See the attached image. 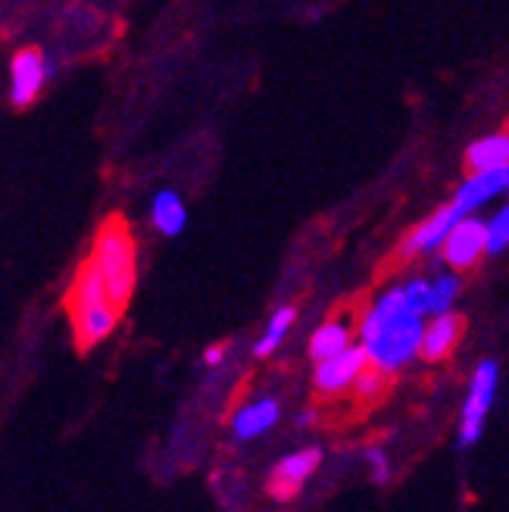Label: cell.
Segmentation results:
<instances>
[{"instance_id":"cell-12","label":"cell","mask_w":509,"mask_h":512,"mask_svg":"<svg viewBox=\"0 0 509 512\" xmlns=\"http://www.w3.org/2000/svg\"><path fill=\"white\" fill-rule=\"evenodd\" d=\"M278 419H282V406H278L275 397H260L253 403H244L235 409L232 416V434L238 441H253L260 438V434L272 431L278 425Z\"/></svg>"},{"instance_id":"cell-8","label":"cell","mask_w":509,"mask_h":512,"mask_svg":"<svg viewBox=\"0 0 509 512\" xmlns=\"http://www.w3.org/2000/svg\"><path fill=\"white\" fill-rule=\"evenodd\" d=\"M488 253V222H481L478 216H463L453 225V232L447 235L441 256L453 272L475 269L481 256Z\"/></svg>"},{"instance_id":"cell-6","label":"cell","mask_w":509,"mask_h":512,"mask_svg":"<svg viewBox=\"0 0 509 512\" xmlns=\"http://www.w3.org/2000/svg\"><path fill=\"white\" fill-rule=\"evenodd\" d=\"M322 466V450L319 447H303L288 453L285 459H278L275 469L269 472L266 494L275 503H291L300 497V491L307 488V481L319 472Z\"/></svg>"},{"instance_id":"cell-18","label":"cell","mask_w":509,"mask_h":512,"mask_svg":"<svg viewBox=\"0 0 509 512\" xmlns=\"http://www.w3.org/2000/svg\"><path fill=\"white\" fill-rule=\"evenodd\" d=\"M509 247V203L488 219V253L497 256Z\"/></svg>"},{"instance_id":"cell-20","label":"cell","mask_w":509,"mask_h":512,"mask_svg":"<svg viewBox=\"0 0 509 512\" xmlns=\"http://www.w3.org/2000/svg\"><path fill=\"white\" fill-rule=\"evenodd\" d=\"M363 456H366V463H369V469H372V478H375L378 484H385V481L391 478V459H388L385 447H381V444H369Z\"/></svg>"},{"instance_id":"cell-21","label":"cell","mask_w":509,"mask_h":512,"mask_svg":"<svg viewBox=\"0 0 509 512\" xmlns=\"http://www.w3.org/2000/svg\"><path fill=\"white\" fill-rule=\"evenodd\" d=\"M225 344H216V347H207L203 350V363L207 366H222V360H225Z\"/></svg>"},{"instance_id":"cell-7","label":"cell","mask_w":509,"mask_h":512,"mask_svg":"<svg viewBox=\"0 0 509 512\" xmlns=\"http://www.w3.org/2000/svg\"><path fill=\"white\" fill-rule=\"evenodd\" d=\"M50 75H54V66H50L47 54L35 47H25L13 57L10 63V100L13 107L25 110L32 107L38 94L44 91V85L50 82Z\"/></svg>"},{"instance_id":"cell-15","label":"cell","mask_w":509,"mask_h":512,"mask_svg":"<svg viewBox=\"0 0 509 512\" xmlns=\"http://www.w3.org/2000/svg\"><path fill=\"white\" fill-rule=\"evenodd\" d=\"M294 319H297V306H291V303L278 306V310L272 313V319L266 322V331L260 335V341L253 344V356H257V360H269V356H272L278 347H282V341L288 338V331H291Z\"/></svg>"},{"instance_id":"cell-3","label":"cell","mask_w":509,"mask_h":512,"mask_svg":"<svg viewBox=\"0 0 509 512\" xmlns=\"http://www.w3.org/2000/svg\"><path fill=\"white\" fill-rule=\"evenodd\" d=\"M497 381H500V369L494 360H481L475 366L460 416V447H472L481 438V431H485L491 406L497 400Z\"/></svg>"},{"instance_id":"cell-10","label":"cell","mask_w":509,"mask_h":512,"mask_svg":"<svg viewBox=\"0 0 509 512\" xmlns=\"http://www.w3.org/2000/svg\"><path fill=\"white\" fill-rule=\"evenodd\" d=\"M466 335V316L463 313H441V316H431L425 322V335H422V350H419V360L428 366H438L447 363L450 356L456 353Z\"/></svg>"},{"instance_id":"cell-11","label":"cell","mask_w":509,"mask_h":512,"mask_svg":"<svg viewBox=\"0 0 509 512\" xmlns=\"http://www.w3.org/2000/svg\"><path fill=\"white\" fill-rule=\"evenodd\" d=\"M500 194H509V166L488 169V172H469L450 203L463 216H475V210H481L485 203H491Z\"/></svg>"},{"instance_id":"cell-14","label":"cell","mask_w":509,"mask_h":512,"mask_svg":"<svg viewBox=\"0 0 509 512\" xmlns=\"http://www.w3.org/2000/svg\"><path fill=\"white\" fill-rule=\"evenodd\" d=\"M503 166H509V128L469 144L466 172H488V169H503Z\"/></svg>"},{"instance_id":"cell-17","label":"cell","mask_w":509,"mask_h":512,"mask_svg":"<svg viewBox=\"0 0 509 512\" xmlns=\"http://www.w3.org/2000/svg\"><path fill=\"white\" fill-rule=\"evenodd\" d=\"M463 291V278L460 272H447V275H438L431 281V316H441V313H450L456 297Z\"/></svg>"},{"instance_id":"cell-9","label":"cell","mask_w":509,"mask_h":512,"mask_svg":"<svg viewBox=\"0 0 509 512\" xmlns=\"http://www.w3.org/2000/svg\"><path fill=\"white\" fill-rule=\"evenodd\" d=\"M463 219V213L447 203V207L435 210L428 219H422L410 235H406L397 247V260H416V256H425V253H435L444 247L447 235L453 232V225Z\"/></svg>"},{"instance_id":"cell-5","label":"cell","mask_w":509,"mask_h":512,"mask_svg":"<svg viewBox=\"0 0 509 512\" xmlns=\"http://www.w3.org/2000/svg\"><path fill=\"white\" fill-rule=\"evenodd\" d=\"M366 306L360 300H350L344 306L328 316L310 338V360L322 363L332 360V356L344 353L347 347H353V335H360V322H363Z\"/></svg>"},{"instance_id":"cell-1","label":"cell","mask_w":509,"mask_h":512,"mask_svg":"<svg viewBox=\"0 0 509 512\" xmlns=\"http://www.w3.org/2000/svg\"><path fill=\"white\" fill-rule=\"evenodd\" d=\"M425 335V316H419L410 303H406L403 285L388 288L378 294L363 313L360 322V344L369 353V363L381 372L397 375L403 366H410Z\"/></svg>"},{"instance_id":"cell-4","label":"cell","mask_w":509,"mask_h":512,"mask_svg":"<svg viewBox=\"0 0 509 512\" xmlns=\"http://www.w3.org/2000/svg\"><path fill=\"white\" fill-rule=\"evenodd\" d=\"M369 366V353L363 344H353L347 347L344 353L332 356V360H322L316 363V372H313V391H316V400H325V403H335L341 400L344 394L353 391L356 378L363 375V369Z\"/></svg>"},{"instance_id":"cell-13","label":"cell","mask_w":509,"mask_h":512,"mask_svg":"<svg viewBox=\"0 0 509 512\" xmlns=\"http://www.w3.org/2000/svg\"><path fill=\"white\" fill-rule=\"evenodd\" d=\"M150 222H154V228L163 235V238H178L185 232L188 225V207L178 191L172 188H163L154 194V200H150Z\"/></svg>"},{"instance_id":"cell-22","label":"cell","mask_w":509,"mask_h":512,"mask_svg":"<svg viewBox=\"0 0 509 512\" xmlns=\"http://www.w3.org/2000/svg\"><path fill=\"white\" fill-rule=\"evenodd\" d=\"M506 128H509V122H506Z\"/></svg>"},{"instance_id":"cell-19","label":"cell","mask_w":509,"mask_h":512,"mask_svg":"<svg viewBox=\"0 0 509 512\" xmlns=\"http://www.w3.org/2000/svg\"><path fill=\"white\" fill-rule=\"evenodd\" d=\"M403 294H406V303H410L419 316H431V281L428 278L403 281Z\"/></svg>"},{"instance_id":"cell-2","label":"cell","mask_w":509,"mask_h":512,"mask_svg":"<svg viewBox=\"0 0 509 512\" xmlns=\"http://www.w3.org/2000/svg\"><path fill=\"white\" fill-rule=\"evenodd\" d=\"M91 260L107 281L110 300L119 306V310H125L135 294V281H138V247H135L129 222L122 216H110L97 228Z\"/></svg>"},{"instance_id":"cell-16","label":"cell","mask_w":509,"mask_h":512,"mask_svg":"<svg viewBox=\"0 0 509 512\" xmlns=\"http://www.w3.org/2000/svg\"><path fill=\"white\" fill-rule=\"evenodd\" d=\"M388 391H391V375L388 372H381L378 366H366L363 369V375L356 378V384H353V403H356V409H375L381 400L388 397Z\"/></svg>"}]
</instances>
